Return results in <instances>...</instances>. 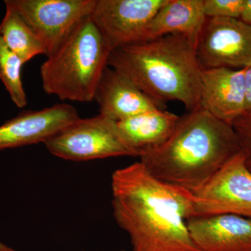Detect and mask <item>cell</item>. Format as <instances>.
Instances as JSON below:
<instances>
[{
  "label": "cell",
  "mask_w": 251,
  "mask_h": 251,
  "mask_svg": "<svg viewBox=\"0 0 251 251\" xmlns=\"http://www.w3.org/2000/svg\"><path fill=\"white\" fill-rule=\"evenodd\" d=\"M112 206L131 251H201L186 221L195 216L194 194L152 176L140 162L111 178Z\"/></svg>",
  "instance_id": "1"
},
{
  "label": "cell",
  "mask_w": 251,
  "mask_h": 251,
  "mask_svg": "<svg viewBox=\"0 0 251 251\" xmlns=\"http://www.w3.org/2000/svg\"><path fill=\"white\" fill-rule=\"evenodd\" d=\"M194 216L234 214L251 219V172L242 151L194 193Z\"/></svg>",
  "instance_id": "6"
},
{
  "label": "cell",
  "mask_w": 251,
  "mask_h": 251,
  "mask_svg": "<svg viewBox=\"0 0 251 251\" xmlns=\"http://www.w3.org/2000/svg\"><path fill=\"white\" fill-rule=\"evenodd\" d=\"M179 119L173 112L156 109L117 122V125L126 145L140 156L166 143Z\"/></svg>",
  "instance_id": "15"
},
{
  "label": "cell",
  "mask_w": 251,
  "mask_h": 251,
  "mask_svg": "<svg viewBox=\"0 0 251 251\" xmlns=\"http://www.w3.org/2000/svg\"><path fill=\"white\" fill-rule=\"evenodd\" d=\"M242 151L246 156V163L251 172V113L244 112L232 124Z\"/></svg>",
  "instance_id": "19"
},
{
  "label": "cell",
  "mask_w": 251,
  "mask_h": 251,
  "mask_svg": "<svg viewBox=\"0 0 251 251\" xmlns=\"http://www.w3.org/2000/svg\"><path fill=\"white\" fill-rule=\"evenodd\" d=\"M108 66L159 103L177 100L188 112L201 108L202 69L196 47L184 36L167 35L117 48Z\"/></svg>",
  "instance_id": "3"
},
{
  "label": "cell",
  "mask_w": 251,
  "mask_h": 251,
  "mask_svg": "<svg viewBox=\"0 0 251 251\" xmlns=\"http://www.w3.org/2000/svg\"><path fill=\"white\" fill-rule=\"evenodd\" d=\"M196 54L202 69L251 66V25L237 18H206Z\"/></svg>",
  "instance_id": "8"
},
{
  "label": "cell",
  "mask_w": 251,
  "mask_h": 251,
  "mask_svg": "<svg viewBox=\"0 0 251 251\" xmlns=\"http://www.w3.org/2000/svg\"><path fill=\"white\" fill-rule=\"evenodd\" d=\"M245 0H203L206 18L240 19Z\"/></svg>",
  "instance_id": "18"
},
{
  "label": "cell",
  "mask_w": 251,
  "mask_h": 251,
  "mask_svg": "<svg viewBox=\"0 0 251 251\" xmlns=\"http://www.w3.org/2000/svg\"><path fill=\"white\" fill-rule=\"evenodd\" d=\"M0 251H19L13 249V248L9 247L4 243L0 242Z\"/></svg>",
  "instance_id": "22"
},
{
  "label": "cell",
  "mask_w": 251,
  "mask_h": 251,
  "mask_svg": "<svg viewBox=\"0 0 251 251\" xmlns=\"http://www.w3.org/2000/svg\"><path fill=\"white\" fill-rule=\"evenodd\" d=\"M80 118L76 109L66 103L21 112L0 126V151L44 143Z\"/></svg>",
  "instance_id": "10"
},
{
  "label": "cell",
  "mask_w": 251,
  "mask_h": 251,
  "mask_svg": "<svg viewBox=\"0 0 251 251\" xmlns=\"http://www.w3.org/2000/svg\"><path fill=\"white\" fill-rule=\"evenodd\" d=\"M112 50L90 16L41 66L42 87L62 100L90 102Z\"/></svg>",
  "instance_id": "4"
},
{
  "label": "cell",
  "mask_w": 251,
  "mask_h": 251,
  "mask_svg": "<svg viewBox=\"0 0 251 251\" xmlns=\"http://www.w3.org/2000/svg\"><path fill=\"white\" fill-rule=\"evenodd\" d=\"M201 251H251V219L234 214L197 216L186 221Z\"/></svg>",
  "instance_id": "12"
},
{
  "label": "cell",
  "mask_w": 251,
  "mask_h": 251,
  "mask_svg": "<svg viewBox=\"0 0 251 251\" xmlns=\"http://www.w3.org/2000/svg\"><path fill=\"white\" fill-rule=\"evenodd\" d=\"M245 112L251 113V66L245 68Z\"/></svg>",
  "instance_id": "20"
},
{
  "label": "cell",
  "mask_w": 251,
  "mask_h": 251,
  "mask_svg": "<svg viewBox=\"0 0 251 251\" xmlns=\"http://www.w3.org/2000/svg\"><path fill=\"white\" fill-rule=\"evenodd\" d=\"M99 114L116 122L143 112L164 109L163 104L150 98L121 73L105 68L94 94Z\"/></svg>",
  "instance_id": "13"
},
{
  "label": "cell",
  "mask_w": 251,
  "mask_h": 251,
  "mask_svg": "<svg viewBox=\"0 0 251 251\" xmlns=\"http://www.w3.org/2000/svg\"><path fill=\"white\" fill-rule=\"evenodd\" d=\"M241 20L251 25V0H245Z\"/></svg>",
  "instance_id": "21"
},
{
  "label": "cell",
  "mask_w": 251,
  "mask_h": 251,
  "mask_svg": "<svg viewBox=\"0 0 251 251\" xmlns=\"http://www.w3.org/2000/svg\"><path fill=\"white\" fill-rule=\"evenodd\" d=\"M125 251V250H118V251Z\"/></svg>",
  "instance_id": "23"
},
{
  "label": "cell",
  "mask_w": 251,
  "mask_h": 251,
  "mask_svg": "<svg viewBox=\"0 0 251 251\" xmlns=\"http://www.w3.org/2000/svg\"><path fill=\"white\" fill-rule=\"evenodd\" d=\"M245 69H202L200 105L232 126L245 112Z\"/></svg>",
  "instance_id": "11"
},
{
  "label": "cell",
  "mask_w": 251,
  "mask_h": 251,
  "mask_svg": "<svg viewBox=\"0 0 251 251\" xmlns=\"http://www.w3.org/2000/svg\"><path fill=\"white\" fill-rule=\"evenodd\" d=\"M24 64L0 36V80L9 92L12 101L20 108H24L27 104L22 80Z\"/></svg>",
  "instance_id": "17"
},
{
  "label": "cell",
  "mask_w": 251,
  "mask_h": 251,
  "mask_svg": "<svg viewBox=\"0 0 251 251\" xmlns=\"http://www.w3.org/2000/svg\"><path fill=\"white\" fill-rule=\"evenodd\" d=\"M36 33L46 50L54 52L85 18L97 0H9Z\"/></svg>",
  "instance_id": "7"
},
{
  "label": "cell",
  "mask_w": 251,
  "mask_h": 251,
  "mask_svg": "<svg viewBox=\"0 0 251 251\" xmlns=\"http://www.w3.org/2000/svg\"><path fill=\"white\" fill-rule=\"evenodd\" d=\"M44 145L51 154L67 161L136 156L122 139L117 122L100 114L79 119Z\"/></svg>",
  "instance_id": "5"
},
{
  "label": "cell",
  "mask_w": 251,
  "mask_h": 251,
  "mask_svg": "<svg viewBox=\"0 0 251 251\" xmlns=\"http://www.w3.org/2000/svg\"><path fill=\"white\" fill-rule=\"evenodd\" d=\"M241 151L232 126L200 108L180 117L166 143L139 157L155 178L194 194Z\"/></svg>",
  "instance_id": "2"
},
{
  "label": "cell",
  "mask_w": 251,
  "mask_h": 251,
  "mask_svg": "<svg viewBox=\"0 0 251 251\" xmlns=\"http://www.w3.org/2000/svg\"><path fill=\"white\" fill-rule=\"evenodd\" d=\"M6 12L0 23V36L24 64L34 57L46 54L42 43L17 10L5 0Z\"/></svg>",
  "instance_id": "16"
},
{
  "label": "cell",
  "mask_w": 251,
  "mask_h": 251,
  "mask_svg": "<svg viewBox=\"0 0 251 251\" xmlns=\"http://www.w3.org/2000/svg\"><path fill=\"white\" fill-rule=\"evenodd\" d=\"M206 20L203 0H167L149 25L140 42L180 35L188 39L196 49Z\"/></svg>",
  "instance_id": "14"
},
{
  "label": "cell",
  "mask_w": 251,
  "mask_h": 251,
  "mask_svg": "<svg viewBox=\"0 0 251 251\" xmlns=\"http://www.w3.org/2000/svg\"><path fill=\"white\" fill-rule=\"evenodd\" d=\"M167 0H97L90 17L111 50L141 41Z\"/></svg>",
  "instance_id": "9"
}]
</instances>
